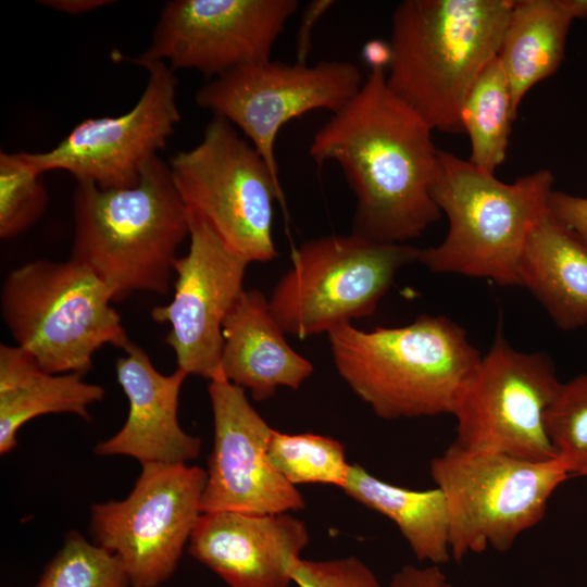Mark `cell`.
<instances>
[{
	"mask_svg": "<svg viewBox=\"0 0 587 587\" xmlns=\"http://www.w3.org/2000/svg\"><path fill=\"white\" fill-rule=\"evenodd\" d=\"M433 128L371 67L358 93L315 133L309 154L336 162L355 196L352 232L407 243L440 216L433 198L439 150Z\"/></svg>",
	"mask_w": 587,
	"mask_h": 587,
	"instance_id": "1",
	"label": "cell"
},
{
	"mask_svg": "<svg viewBox=\"0 0 587 587\" xmlns=\"http://www.w3.org/2000/svg\"><path fill=\"white\" fill-rule=\"evenodd\" d=\"M513 0H404L391 18L389 88L432 128L463 134L465 100L498 57Z\"/></svg>",
	"mask_w": 587,
	"mask_h": 587,
	"instance_id": "2",
	"label": "cell"
},
{
	"mask_svg": "<svg viewBox=\"0 0 587 587\" xmlns=\"http://www.w3.org/2000/svg\"><path fill=\"white\" fill-rule=\"evenodd\" d=\"M71 259L107 284L114 301L133 292L168 294L189 213L170 165L158 155L132 187L77 183Z\"/></svg>",
	"mask_w": 587,
	"mask_h": 587,
	"instance_id": "3",
	"label": "cell"
},
{
	"mask_svg": "<svg viewBox=\"0 0 587 587\" xmlns=\"http://www.w3.org/2000/svg\"><path fill=\"white\" fill-rule=\"evenodd\" d=\"M327 338L340 377L384 420L452 415L483 357L465 329L442 315L372 330L345 324Z\"/></svg>",
	"mask_w": 587,
	"mask_h": 587,
	"instance_id": "4",
	"label": "cell"
},
{
	"mask_svg": "<svg viewBox=\"0 0 587 587\" xmlns=\"http://www.w3.org/2000/svg\"><path fill=\"white\" fill-rule=\"evenodd\" d=\"M554 176L546 168L508 184L470 160L439 150L433 198L448 218L437 246L419 248L416 262L434 273L520 286L529 237L549 212Z\"/></svg>",
	"mask_w": 587,
	"mask_h": 587,
	"instance_id": "5",
	"label": "cell"
},
{
	"mask_svg": "<svg viewBox=\"0 0 587 587\" xmlns=\"http://www.w3.org/2000/svg\"><path fill=\"white\" fill-rule=\"evenodd\" d=\"M112 301L107 284L85 265L40 259L10 272L0 312L15 345L45 371L85 375L101 347L124 350L132 342Z\"/></svg>",
	"mask_w": 587,
	"mask_h": 587,
	"instance_id": "6",
	"label": "cell"
},
{
	"mask_svg": "<svg viewBox=\"0 0 587 587\" xmlns=\"http://www.w3.org/2000/svg\"><path fill=\"white\" fill-rule=\"evenodd\" d=\"M445 499L451 559L488 548L505 552L546 514L553 491L571 475L558 459L528 461L467 450L452 442L430 461Z\"/></svg>",
	"mask_w": 587,
	"mask_h": 587,
	"instance_id": "7",
	"label": "cell"
},
{
	"mask_svg": "<svg viewBox=\"0 0 587 587\" xmlns=\"http://www.w3.org/2000/svg\"><path fill=\"white\" fill-rule=\"evenodd\" d=\"M419 248L359 235H327L303 242L268 298L285 334H328L373 314L400 268L416 262Z\"/></svg>",
	"mask_w": 587,
	"mask_h": 587,
	"instance_id": "8",
	"label": "cell"
},
{
	"mask_svg": "<svg viewBox=\"0 0 587 587\" xmlns=\"http://www.w3.org/2000/svg\"><path fill=\"white\" fill-rule=\"evenodd\" d=\"M168 165L187 210L232 251L249 263L277 257L272 223L274 202L284 201L279 178L233 124L214 116L201 141Z\"/></svg>",
	"mask_w": 587,
	"mask_h": 587,
	"instance_id": "9",
	"label": "cell"
},
{
	"mask_svg": "<svg viewBox=\"0 0 587 587\" xmlns=\"http://www.w3.org/2000/svg\"><path fill=\"white\" fill-rule=\"evenodd\" d=\"M561 385L547 354L512 348L498 328L458 397L454 442L528 461L557 459L544 417Z\"/></svg>",
	"mask_w": 587,
	"mask_h": 587,
	"instance_id": "10",
	"label": "cell"
},
{
	"mask_svg": "<svg viewBox=\"0 0 587 587\" xmlns=\"http://www.w3.org/2000/svg\"><path fill=\"white\" fill-rule=\"evenodd\" d=\"M129 495L91 505L93 544L122 562L130 587H158L175 572L202 514L207 472L184 463H148Z\"/></svg>",
	"mask_w": 587,
	"mask_h": 587,
	"instance_id": "11",
	"label": "cell"
},
{
	"mask_svg": "<svg viewBox=\"0 0 587 587\" xmlns=\"http://www.w3.org/2000/svg\"><path fill=\"white\" fill-rule=\"evenodd\" d=\"M363 84L355 64L342 61H263L211 79L196 103L239 127L278 177L275 142L289 121L314 110L340 111ZM279 178V177H278Z\"/></svg>",
	"mask_w": 587,
	"mask_h": 587,
	"instance_id": "12",
	"label": "cell"
},
{
	"mask_svg": "<svg viewBox=\"0 0 587 587\" xmlns=\"http://www.w3.org/2000/svg\"><path fill=\"white\" fill-rule=\"evenodd\" d=\"M140 66L148 71V83L128 112L82 121L51 150L24 152L30 163L41 174L66 171L77 183L101 189L136 185L180 120L174 70L163 61Z\"/></svg>",
	"mask_w": 587,
	"mask_h": 587,
	"instance_id": "13",
	"label": "cell"
},
{
	"mask_svg": "<svg viewBox=\"0 0 587 587\" xmlns=\"http://www.w3.org/2000/svg\"><path fill=\"white\" fill-rule=\"evenodd\" d=\"M297 0H174L167 2L149 48L135 64L168 62L216 78L238 67L271 60L272 48Z\"/></svg>",
	"mask_w": 587,
	"mask_h": 587,
	"instance_id": "14",
	"label": "cell"
},
{
	"mask_svg": "<svg viewBox=\"0 0 587 587\" xmlns=\"http://www.w3.org/2000/svg\"><path fill=\"white\" fill-rule=\"evenodd\" d=\"M189 249L174 264V295L151 317L167 323L166 344L177 367L209 380L223 376V325L245 291L250 264L232 251L200 216L189 212Z\"/></svg>",
	"mask_w": 587,
	"mask_h": 587,
	"instance_id": "15",
	"label": "cell"
},
{
	"mask_svg": "<svg viewBox=\"0 0 587 587\" xmlns=\"http://www.w3.org/2000/svg\"><path fill=\"white\" fill-rule=\"evenodd\" d=\"M213 448L201 511L278 514L301 510L305 501L271 464L273 428L250 404L245 389L224 376L210 380Z\"/></svg>",
	"mask_w": 587,
	"mask_h": 587,
	"instance_id": "16",
	"label": "cell"
},
{
	"mask_svg": "<svg viewBox=\"0 0 587 587\" xmlns=\"http://www.w3.org/2000/svg\"><path fill=\"white\" fill-rule=\"evenodd\" d=\"M310 541L290 513H202L188 545L190 555L229 587H288L295 562Z\"/></svg>",
	"mask_w": 587,
	"mask_h": 587,
	"instance_id": "17",
	"label": "cell"
},
{
	"mask_svg": "<svg viewBox=\"0 0 587 587\" xmlns=\"http://www.w3.org/2000/svg\"><path fill=\"white\" fill-rule=\"evenodd\" d=\"M117 358V383L128 400L124 425L95 447L98 455H127L148 463H184L198 458L201 440L179 425L178 403L188 374L176 369L160 373L147 352L130 342Z\"/></svg>",
	"mask_w": 587,
	"mask_h": 587,
	"instance_id": "18",
	"label": "cell"
},
{
	"mask_svg": "<svg viewBox=\"0 0 587 587\" xmlns=\"http://www.w3.org/2000/svg\"><path fill=\"white\" fill-rule=\"evenodd\" d=\"M285 335L262 291L245 289L223 325L222 375L257 401L270 399L279 387L299 389L314 367Z\"/></svg>",
	"mask_w": 587,
	"mask_h": 587,
	"instance_id": "19",
	"label": "cell"
},
{
	"mask_svg": "<svg viewBox=\"0 0 587 587\" xmlns=\"http://www.w3.org/2000/svg\"><path fill=\"white\" fill-rule=\"evenodd\" d=\"M79 373L54 374L16 345H0V453L16 447L18 429L45 414L70 413L91 421L89 405L104 397V388Z\"/></svg>",
	"mask_w": 587,
	"mask_h": 587,
	"instance_id": "20",
	"label": "cell"
},
{
	"mask_svg": "<svg viewBox=\"0 0 587 587\" xmlns=\"http://www.w3.org/2000/svg\"><path fill=\"white\" fill-rule=\"evenodd\" d=\"M519 275L520 286L530 291L559 328L587 324V247L550 212L532 233Z\"/></svg>",
	"mask_w": 587,
	"mask_h": 587,
	"instance_id": "21",
	"label": "cell"
},
{
	"mask_svg": "<svg viewBox=\"0 0 587 587\" xmlns=\"http://www.w3.org/2000/svg\"><path fill=\"white\" fill-rule=\"evenodd\" d=\"M573 21L563 0H513L498 60L515 116L525 95L558 71Z\"/></svg>",
	"mask_w": 587,
	"mask_h": 587,
	"instance_id": "22",
	"label": "cell"
},
{
	"mask_svg": "<svg viewBox=\"0 0 587 587\" xmlns=\"http://www.w3.org/2000/svg\"><path fill=\"white\" fill-rule=\"evenodd\" d=\"M344 492L392 521L421 562L450 561L446 503L438 488L414 490L386 483L351 464Z\"/></svg>",
	"mask_w": 587,
	"mask_h": 587,
	"instance_id": "23",
	"label": "cell"
},
{
	"mask_svg": "<svg viewBox=\"0 0 587 587\" xmlns=\"http://www.w3.org/2000/svg\"><path fill=\"white\" fill-rule=\"evenodd\" d=\"M515 117L510 87L497 57L482 72L463 107V129L471 142L470 162L495 173L505 160Z\"/></svg>",
	"mask_w": 587,
	"mask_h": 587,
	"instance_id": "24",
	"label": "cell"
},
{
	"mask_svg": "<svg viewBox=\"0 0 587 587\" xmlns=\"http://www.w3.org/2000/svg\"><path fill=\"white\" fill-rule=\"evenodd\" d=\"M267 455L291 485L324 484L342 488L350 466L344 445L328 436L273 430Z\"/></svg>",
	"mask_w": 587,
	"mask_h": 587,
	"instance_id": "25",
	"label": "cell"
},
{
	"mask_svg": "<svg viewBox=\"0 0 587 587\" xmlns=\"http://www.w3.org/2000/svg\"><path fill=\"white\" fill-rule=\"evenodd\" d=\"M121 560L104 548L70 532L36 587H129Z\"/></svg>",
	"mask_w": 587,
	"mask_h": 587,
	"instance_id": "26",
	"label": "cell"
},
{
	"mask_svg": "<svg viewBox=\"0 0 587 587\" xmlns=\"http://www.w3.org/2000/svg\"><path fill=\"white\" fill-rule=\"evenodd\" d=\"M544 422L555 458L571 476H587V373L562 383Z\"/></svg>",
	"mask_w": 587,
	"mask_h": 587,
	"instance_id": "27",
	"label": "cell"
},
{
	"mask_svg": "<svg viewBox=\"0 0 587 587\" xmlns=\"http://www.w3.org/2000/svg\"><path fill=\"white\" fill-rule=\"evenodd\" d=\"M42 174L24 152L0 153V237L14 238L30 228L45 213L48 192Z\"/></svg>",
	"mask_w": 587,
	"mask_h": 587,
	"instance_id": "28",
	"label": "cell"
},
{
	"mask_svg": "<svg viewBox=\"0 0 587 587\" xmlns=\"http://www.w3.org/2000/svg\"><path fill=\"white\" fill-rule=\"evenodd\" d=\"M291 580L298 587H382L373 571L354 555L326 561L299 558Z\"/></svg>",
	"mask_w": 587,
	"mask_h": 587,
	"instance_id": "29",
	"label": "cell"
},
{
	"mask_svg": "<svg viewBox=\"0 0 587 587\" xmlns=\"http://www.w3.org/2000/svg\"><path fill=\"white\" fill-rule=\"evenodd\" d=\"M549 212L587 247V197L553 189L549 198Z\"/></svg>",
	"mask_w": 587,
	"mask_h": 587,
	"instance_id": "30",
	"label": "cell"
},
{
	"mask_svg": "<svg viewBox=\"0 0 587 587\" xmlns=\"http://www.w3.org/2000/svg\"><path fill=\"white\" fill-rule=\"evenodd\" d=\"M388 587H453L440 565L405 564L390 578Z\"/></svg>",
	"mask_w": 587,
	"mask_h": 587,
	"instance_id": "31",
	"label": "cell"
},
{
	"mask_svg": "<svg viewBox=\"0 0 587 587\" xmlns=\"http://www.w3.org/2000/svg\"><path fill=\"white\" fill-rule=\"evenodd\" d=\"M335 4L332 0H314L307 4L296 38L297 62L305 63L311 51V36L315 24Z\"/></svg>",
	"mask_w": 587,
	"mask_h": 587,
	"instance_id": "32",
	"label": "cell"
},
{
	"mask_svg": "<svg viewBox=\"0 0 587 587\" xmlns=\"http://www.w3.org/2000/svg\"><path fill=\"white\" fill-rule=\"evenodd\" d=\"M41 4H45L54 10H59L68 14H82L98 8L108 5L112 1L108 0H46L40 1Z\"/></svg>",
	"mask_w": 587,
	"mask_h": 587,
	"instance_id": "33",
	"label": "cell"
},
{
	"mask_svg": "<svg viewBox=\"0 0 587 587\" xmlns=\"http://www.w3.org/2000/svg\"><path fill=\"white\" fill-rule=\"evenodd\" d=\"M365 58L371 67L380 66L387 68L390 59L389 45H385L382 41L370 42L365 49Z\"/></svg>",
	"mask_w": 587,
	"mask_h": 587,
	"instance_id": "34",
	"label": "cell"
},
{
	"mask_svg": "<svg viewBox=\"0 0 587 587\" xmlns=\"http://www.w3.org/2000/svg\"><path fill=\"white\" fill-rule=\"evenodd\" d=\"M563 3L573 20L587 18V0H563Z\"/></svg>",
	"mask_w": 587,
	"mask_h": 587,
	"instance_id": "35",
	"label": "cell"
}]
</instances>
